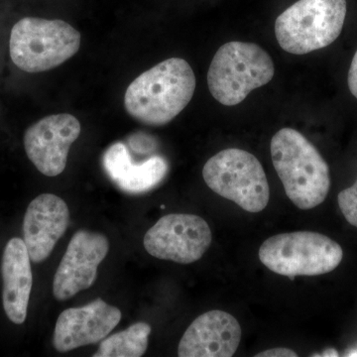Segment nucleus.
<instances>
[{
  "label": "nucleus",
  "instance_id": "1",
  "mask_svg": "<svg viewBox=\"0 0 357 357\" xmlns=\"http://www.w3.org/2000/svg\"><path fill=\"white\" fill-rule=\"evenodd\" d=\"M196 84L194 70L187 61L168 59L129 84L124 107L133 119L145 126H166L191 102Z\"/></svg>",
  "mask_w": 357,
  "mask_h": 357
},
{
  "label": "nucleus",
  "instance_id": "2",
  "mask_svg": "<svg viewBox=\"0 0 357 357\" xmlns=\"http://www.w3.org/2000/svg\"><path fill=\"white\" fill-rule=\"evenodd\" d=\"M272 162L286 195L301 210L325 202L331 188L330 168L318 149L293 128H282L270 144Z\"/></svg>",
  "mask_w": 357,
  "mask_h": 357
},
{
  "label": "nucleus",
  "instance_id": "3",
  "mask_svg": "<svg viewBox=\"0 0 357 357\" xmlns=\"http://www.w3.org/2000/svg\"><path fill=\"white\" fill-rule=\"evenodd\" d=\"M273 61L257 44L231 41L218 49L208 69V86L215 100L239 105L249 93L272 81Z\"/></svg>",
  "mask_w": 357,
  "mask_h": 357
},
{
  "label": "nucleus",
  "instance_id": "4",
  "mask_svg": "<svg viewBox=\"0 0 357 357\" xmlns=\"http://www.w3.org/2000/svg\"><path fill=\"white\" fill-rule=\"evenodd\" d=\"M81 34L63 20L24 17L11 30L9 53L16 67L30 74L54 69L76 55Z\"/></svg>",
  "mask_w": 357,
  "mask_h": 357
},
{
  "label": "nucleus",
  "instance_id": "5",
  "mask_svg": "<svg viewBox=\"0 0 357 357\" xmlns=\"http://www.w3.org/2000/svg\"><path fill=\"white\" fill-rule=\"evenodd\" d=\"M347 10V0H299L277 18V41L294 55L326 48L342 33Z\"/></svg>",
  "mask_w": 357,
  "mask_h": 357
},
{
  "label": "nucleus",
  "instance_id": "6",
  "mask_svg": "<svg viewBox=\"0 0 357 357\" xmlns=\"http://www.w3.org/2000/svg\"><path fill=\"white\" fill-rule=\"evenodd\" d=\"M344 251L330 237L312 231L276 234L259 249L260 261L274 273L294 280L297 276L330 273L340 264Z\"/></svg>",
  "mask_w": 357,
  "mask_h": 357
},
{
  "label": "nucleus",
  "instance_id": "7",
  "mask_svg": "<svg viewBox=\"0 0 357 357\" xmlns=\"http://www.w3.org/2000/svg\"><path fill=\"white\" fill-rule=\"evenodd\" d=\"M203 177L211 191L249 213H259L269 203L264 169L255 155L244 150L229 148L218 152L204 164Z\"/></svg>",
  "mask_w": 357,
  "mask_h": 357
},
{
  "label": "nucleus",
  "instance_id": "8",
  "mask_svg": "<svg viewBox=\"0 0 357 357\" xmlns=\"http://www.w3.org/2000/svg\"><path fill=\"white\" fill-rule=\"evenodd\" d=\"M211 241V230L204 218L171 213L148 230L143 244L147 252L158 259L191 264L203 257Z\"/></svg>",
  "mask_w": 357,
  "mask_h": 357
},
{
  "label": "nucleus",
  "instance_id": "9",
  "mask_svg": "<svg viewBox=\"0 0 357 357\" xmlns=\"http://www.w3.org/2000/svg\"><path fill=\"white\" fill-rule=\"evenodd\" d=\"M109 250V239L103 234L88 230L76 232L54 277V297L65 301L91 288L98 277V268Z\"/></svg>",
  "mask_w": 357,
  "mask_h": 357
},
{
  "label": "nucleus",
  "instance_id": "10",
  "mask_svg": "<svg viewBox=\"0 0 357 357\" xmlns=\"http://www.w3.org/2000/svg\"><path fill=\"white\" fill-rule=\"evenodd\" d=\"M79 134L81 123L74 115H49L26 130V154L40 173L56 177L64 172L70 148Z\"/></svg>",
  "mask_w": 357,
  "mask_h": 357
},
{
  "label": "nucleus",
  "instance_id": "11",
  "mask_svg": "<svg viewBox=\"0 0 357 357\" xmlns=\"http://www.w3.org/2000/svg\"><path fill=\"white\" fill-rule=\"evenodd\" d=\"M121 319V312L98 298L86 306L70 307L59 316L54 331V347L60 352L105 340Z\"/></svg>",
  "mask_w": 357,
  "mask_h": 357
},
{
  "label": "nucleus",
  "instance_id": "12",
  "mask_svg": "<svg viewBox=\"0 0 357 357\" xmlns=\"http://www.w3.org/2000/svg\"><path fill=\"white\" fill-rule=\"evenodd\" d=\"M69 223V208L60 197L42 194L33 199L23 220V236L32 262H43L51 255Z\"/></svg>",
  "mask_w": 357,
  "mask_h": 357
},
{
  "label": "nucleus",
  "instance_id": "13",
  "mask_svg": "<svg viewBox=\"0 0 357 357\" xmlns=\"http://www.w3.org/2000/svg\"><path fill=\"white\" fill-rule=\"evenodd\" d=\"M241 340V328L232 314L204 312L195 319L178 344L180 357H231Z\"/></svg>",
  "mask_w": 357,
  "mask_h": 357
},
{
  "label": "nucleus",
  "instance_id": "14",
  "mask_svg": "<svg viewBox=\"0 0 357 357\" xmlns=\"http://www.w3.org/2000/svg\"><path fill=\"white\" fill-rule=\"evenodd\" d=\"M2 302L6 316L21 325L27 318L33 276L31 259L24 241L14 237L4 248L1 263Z\"/></svg>",
  "mask_w": 357,
  "mask_h": 357
},
{
  "label": "nucleus",
  "instance_id": "15",
  "mask_svg": "<svg viewBox=\"0 0 357 357\" xmlns=\"http://www.w3.org/2000/svg\"><path fill=\"white\" fill-rule=\"evenodd\" d=\"M103 167L109 178L122 191L141 194L154 189L168 173V163L163 157L153 156L140 164H133L128 147L115 143L105 151Z\"/></svg>",
  "mask_w": 357,
  "mask_h": 357
},
{
  "label": "nucleus",
  "instance_id": "16",
  "mask_svg": "<svg viewBox=\"0 0 357 357\" xmlns=\"http://www.w3.org/2000/svg\"><path fill=\"white\" fill-rule=\"evenodd\" d=\"M151 326L134 324L128 330L105 337L93 357H140L147 351Z\"/></svg>",
  "mask_w": 357,
  "mask_h": 357
},
{
  "label": "nucleus",
  "instance_id": "17",
  "mask_svg": "<svg viewBox=\"0 0 357 357\" xmlns=\"http://www.w3.org/2000/svg\"><path fill=\"white\" fill-rule=\"evenodd\" d=\"M337 202L347 222L357 227V180L351 187L338 194Z\"/></svg>",
  "mask_w": 357,
  "mask_h": 357
},
{
  "label": "nucleus",
  "instance_id": "18",
  "mask_svg": "<svg viewBox=\"0 0 357 357\" xmlns=\"http://www.w3.org/2000/svg\"><path fill=\"white\" fill-rule=\"evenodd\" d=\"M347 83H349V91L354 96V98H357V51L354 54L351 68H349Z\"/></svg>",
  "mask_w": 357,
  "mask_h": 357
},
{
  "label": "nucleus",
  "instance_id": "19",
  "mask_svg": "<svg viewBox=\"0 0 357 357\" xmlns=\"http://www.w3.org/2000/svg\"><path fill=\"white\" fill-rule=\"evenodd\" d=\"M256 357H297L298 354L290 349L286 347H276L256 354Z\"/></svg>",
  "mask_w": 357,
  "mask_h": 357
},
{
  "label": "nucleus",
  "instance_id": "20",
  "mask_svg": "<svg viewBox=\"0 0 357 357\" xmlns=\"http://www.w3.org/2000/svg\"><path fill=\"white\" fill-rule=\"evenodd\" d=\"M319 356H338V354L337 351H335V349H328V351H326L324 352V354Z\"/></svg>",
  "mask_w": 357,
  "mask_h": 357
}]
</instances>
